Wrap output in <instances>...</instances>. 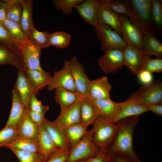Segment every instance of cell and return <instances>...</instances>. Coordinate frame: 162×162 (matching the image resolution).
<instances>
[{
    "instance_id": "25",
    "label": "cell",
    "mask_w": 162,
    "mask_h": 162,
    "mask_svg": "<svg viewBox=\"0 0 162 162\" xmlns=\"http://www.w3.org/2000/svg\"><path fill=\"white\" fill-rule=\"evenodd\" d=\"M142 52L146 56L152 55L162 58V44L154 33H144Z\"/></svg>"
},
{
    "instance_id": "5",
    "label": "cell",
    "mask_w": 162,
    "mask_h": 162,
    "mask_svg": "<svg viewBox=\"0 0 162 162\" xmlns=\"http://www.w3.org/2000/svg\"><path fill=\"white\" fill-rule=\"evenodd\" d=\"M130 98L138 104L150 106L162 103V83L157 81L144 85L132 94Z\"/></svg>"
},
{
    "instance_id": "27",
    "label": "cell",
    "mask_w": 162,
    "mask_h": 162,
    "mask_svg": "<svg viewBox=\"0 0 162 162\" xmlns=\"http://www.w3.org/2000/svg\"><path fill=\"white\" fill-rule=\"evenodd\" d=\"M8 64L25 71L26 69L19 52L14 51L0 43V65Z\"/></svg>"
},
{
    "instance_id": "13",
    "label": "cell",
    "mask_w": 162,
    "mask_h": 162,
    "mask_svg": "<svg viewBox=\"0 0 162 162\" xmlns=\"http://www.w3.org/2000/svg\"><path fill=\"white\" fill-rule=\"evenodd\" d=\"M74 8L82 18L94 28L99 25L98 20V0H84L75 5Z\"/></svg>"
},
{
    "instance_id": "38",
    "label": "cell",
    "mask_w": 162,
    "mask_h": 162,
    "mask_svg": "<svg viewBox=\"0 0 162 162\" xmlns=\"http://www.w3.org/2000/svg\"><path fill=\"white\" fill-rule=\"evenodd\" d=\"M70 35L62 31H58L50 34L49 38L50 45L59 48H63L69 44Z\"/></svg>"
},
{
    "instance_id": "12",
    "label": "cell",
    "mask_w": 162,
    "mask_h": 162,
    "mask_svg": "<svg viewBox=\"0 0 162 162\" xmlns=\"http://www.w3.org/2000/svg\"><path fill=\"white\" fill-rule=\"evenodd\" d=\"M70 61L76 91L82 95L88 96L91 80L86 73L83 65L75 56H73Z\"/></svg>"
},
{
    "instance_id": "46",
    "label": "cell",
    "mask_w": 162,
    "mask_h": 162,
    "mask_svg": "<svg viewBox=\"0 0 162 162\" xmlns=\"http://www.w3.org/2000/svg\"><path fill=\"white\" fill-rule=\"evenodd\" d=\"M29 116L31 121L39 127L42 125L45 118V114L36 112L29 109Z\"/></svg>"
},
{
    "instance_id": "29",
    "label": "cell",
    "mask_w": 162,
    "mask_h": 162,
    "mask_svg": "<svg viewBox=\"0 0 162 162\" xmlns=\"http://www.w3.org/2000/svg\"><path fill=\"white\" fill-rule=\"evenodd\" d=\"M4 147L9 149L14 148L40 153L37 138H27L19 135L12 142Z\"/></svg>"
},
{
    "instance_id": "18",
    "label": "cell",
    "mask_w": 162,
    "mask_h": 162,
    "mask_svg": "<svg viewBox=\"0 0 162 162\" xmlns=\"http://www.w3.org/2000/svg\"><path fill=\"white\" fill-rule=\"evenodd\" d=\"M111 88V85L106 76H102L91 80L89 86L88 97L94 99H110V93Z\"/></svg>"
},
{
    "instance_id": "51",
    "label": "cell",
    "mask_w": 162,
    "mask_h": 162,
    "mask_svg": "<svg viewBox=\"0 0 162 162\" xmlns=\"http://www.w3.org/2000/svg\"><path fill=\"white\" fill-rule=\"evenodd\" d=\"M8 7V4L5 2L0 1V9L7 8Z\"/></svg>"
},
{
    "instance_id": "32",
    "label": "cell",
    "mask_w": 162,
    "mask_h": 162,
    "mask_svg": "<svg viewBox=\"0 0 162 162\" xmlns=\"http://www.w3.org/2000/svg\"><path fill=\"white\" fill-rule=\"evenodd\" d=\"M0 23L16 43L19 44L27 40L26 35L18 23L7 19Z\"/></svg>"
},
{
    "instance_id": "9",
    "label": "cell",
    "mask_w": 162,
    "mask_h": 162,
    "mask_svg": "<svg viewBox=\"0 0 162 162\" xmlns=\"http://www.w3.org/2000/svg\"><path fill=\"white\" fill-rule=\"evenodd\" d=\"M63 64V67L61 70L54 71L53 76L47 86L49 91H52L57 88L72 92L76 91L71 70L70 61L65 60Z\"/></svg>"
},
{
    "instance_id": "30",
    "label": "cell",
    "mask_w": 162,
    "mask_h": 162,
    "mask_svg": "<svg viewBox=\"0 0 162 162\" xmlns=\"http://www.w3.org/2000/svg\"><path fill=\"white\" fill-rule=\"evenodd\" d=\"M81 96L76 91L72 92L60 88H57L55 89V101L60 106L61 112L70 106L80 98Z\"/></svg>"
},
{
    "instance_id": "23",
    "label": "cell",
    "mask_w": 162,
    "mask_h": 162,
    "mask_svg": "<svg viewBox=\"0 0 162 162\" xmlns=\"http://www.w3.org/2000/svg\"><path fill=\"white\" fill-rule=\"evenodd\" d=\"M26 73L28 80L36 95L39 91L48 86L52 76L48 72L26 69Z\"/></svg>"
},
{
    "instance_id": "16",
    "label": "cell",
    "mask_w": 162,
    "mask_h": 162,
    "mask_svg": "<svg viewBox=\"0 0 162 162\" xmlns=\"http://www.w3.org/2000/svg\"><path fill=\"white\" fill-rule=\"evenodd\" d=\"M42 125L59 148L70 151L71 147L65 135L63 129L53 122H51L46 118Z\"/></svg>"
},
{
    "instance_id": "19",
    "label": "cell",
    "mask_w": 162,
    "mask_h": 162,
    "mask_svg": "<svg viewBox=\"0 0 162 162\" xmlns=\"http://www.w3.org/2000/svg\"><path fill=\"white\" fill-rule=\"evenodd\" d=\"M98 16L99 24L109 26L121 37L119 14L105 6L100 4L98 3Z\"/></svg>"
},
{
    "instance_id": "43",
    "label": "cell",
    "mask_w": 162,
    "mask_h": 162,
    "mask_svg": "<svg viewBox=\"0 0 162 162\" xmlns=\"http://www.w3.org/2000/svg\"><path fill=\"white\" fill-rule=\"evenodd\" d=\"M49 108L48 106L42 105L41 102L37 98L36 95L34 94L32 96L29 104V110L45 114Z\"/></svg>"
},
{
    "instance_id": "7",
    "label": "cell",
    "mask_w": 162,
    "mask_h": 162,
    "mask_svg": "<svg viewBox=\"0 0 162 162\" xmlns=\"http://www.w3.org/2000/svg\"><path fill=\"white\" fill-rule=\"evenodd\" d=\"M119 14L121 37L127 44L136 47L142 51L144 33L131 22L128 16L124 14Z\"/></svg>"
},
{
    "instance_id": "33",
    "label": "cell",
    "mask_w": 162,
    "mask_h": 162,
    "mask_svg": "<svg viewBox=\"0 0 162 162\" xmlns=\"http://www.w3.org/2000/svg\"><path fill=\"white\" fill-rule=\"evenodd\" d=\"M32 0H24L20 25L26 36L30 28L34 25L32 18Z\"/></svg>"
},
{
    "instance_id": "41",
    "label": "cell",
    "mask_w": 162,
    "mask_h": 162,
    "mask_svg": "<svg viewBox=\"0 0 162 162\" xmlns=\"http://www.w3.org/2000/svg\"><path fill=\"white\" fill-rule=\"evenodd\" d=\"M142 70H146L152 74L160 73L162 71V58L152 59L145 55Z\"/></svg>"
},
{
    "instance_id": "26",
    "label": "cell",
    "mask_w": 162,
    "mask_h": 162,
    "mask_svg": "<svg viewBox=\"0 0 162 162\" xmlns=\"http://www.w3.org/2000/svg\"><path fill=\"white\" fill-rule=\"evenodd\" d=\"M37 139L40 153L47 160L52 153L60 149L55 145L42 125L40 127Z\"/></svg>"
},
{
    "instance_id": "1",
    "label": "cell",
    "mask_w": 162,
    "mask_h": 162,
    "mask_svg": "<svg viewBox=\"0 0 162 162\" xmlns=\"http://www.w3.org/2000/svg\"><path fill=\"white\" fill-rule=\"evenodd\" d=\"M140 116L128 117L117 122L118 129L113 140L107 148L110 156L122 154L133 162H141L133 148V133Z\"/></svg>"
},
{
    "instance_id": "28",
    "label": "cell",
    "mask_w": 162,
    "mask_h": 162,
    "mask_svg": "<svg viewBox=\"0 0 162 162\" xmlns=\"http://www.w3.org/2000/svg\"><path fill=\"white\" fill-rule=\"evenodd\" d=\"M28 112V108H26L24 115L17 125L19 135L27 138H37L40 127L31 121Z\"/></svg>"
},
{
    "instance_id": "2",
    "label": "cell",
    "mask_w": 162,
    "mask_h": 162,
    "mask_svg": "<svg viewBox=\"0 0 162 162\" xmlns=\"http://www.w3.org/2000/svg\"><path fill=\"white\" fill-rule=\"evenodd\" d=\"M93 124V142L99 148H107L115 136L118 129L117 124L99 115Z\"/></svg>"
},
{
    "instance_id": "14",
    "label": "cell",
    "mask_w": 162,
    "mask_h": 162,
    "mask_svg": "<svg viewBox=\"0 0 162 162\" xmlns=\"http://www.w3.org/2000/svg\"><path fill=\"white\" fill-rule=\"evenodd\" d=\"M81 98L70 106L61 112L59 115L53 122L63 129L80 123Z\"/></svg>"
},
{
    "instance_id": "24",
    "label": "cell",
    "mask_w": 162,
    "mask_h": 162,
    "mask_svg": "<svg viewBox=\"0 0 162 162\" xmlns=\"http://www.w3.org/2000/svg\"><path fill=\"white\" fill-rule=\"evenodd\" d=\"M80 100V123L88 126L93 124L99 115L88 96L82 95Z\"/></svg>"
},
{
    "instance_id": "50",
    "label": "cell",
    "mask_w": 162,
    "mask_h": 162,
    "mask_svg": "<svg viewBox=\"0 0 162 162\" xmlns=\"http://www.w3.org/2000/svg\"><path fill=\"white\" fill-rule=\"evenodd\" d=\"M7 8L0 9V22L7 19Z\"/></svg>"
},
{
    "instance_id": "47",
    "label": "cell",
    "mask_w": 162,
    "mask_h": 162,
    "mask_svg": "<svg viewBox=\"0 0 162 162\" xmlns=\"http://www.w3.org/2000/svg\"><path fill=\"white\" fill-rule=\"evenodd\" d=\"M140 81L144 85L152 82L153 76L152 73L146 70H142L137 76Z\"/></svg>"
},
{
    "instance_id": "11",
    "label": "cell",
    "mask_w": 162,
    "mask_h": 162,
    "mask_svg": "<svg viewBox=\"0 0 162 162\" xmlns=\"http://www.w3.org/2000/svg\"><path fill=\"white\" fill-rule=\"evenodd\" d=\"M124 65L137 76L142 71L145 55L138 48L127 44L122 50Z\"/></svg>"
},
{
    "instance_id": "8",
    "label": "cell",
    "mask_w": 162,
    "mask_h": 162,
    "mask_svg": "<svg viewBox=\"0 0 162 162\" xmlns=\"http://www.w3.org/2000/svg\"><path fill=\"white\" fill-rule=\"evenodd\" d=\"M41 49L27 40L19 44L18 52L26 69L44 71L40 61Z\"/></svg>"
},
{
    "instance_id": "10",
    "label": "cell",
    "mask_w": 162,
    "mask_h": 162,
    "mask_svg": "<svg viewBox=\"0 0 162 162\" xmlns=\"http://www.w3.org/2000/svg\"><path fill=\"white\" fill-rule=\"evenodd\" d=\"M97 62L100 69L105 74L116 73L124 65L122 51L118 49L107 51Z\"/></svg>"
},
{
    "instance_id": "21",
    "label": "cell",
    "mask_w": 162,
    "mask_h": 162,
    "mask_svg": "<svg viewBox=\"0 0 162 162\" xmlns=\"http://www.w3.org/2000/svg\"><path fill=\"white\" fill-rule=\"evenodd\" d=\"M26 108L19 94L14 88L12 92V105L10 113L5 127L17 126L22 119Z\"/></svg>"
},
{
    "instance_id": "37",
    "label": "cell",
    "mask_w": 162,
    "mask_h": 162,
    "mask_svg": "<svg viewBox=\"0 0 162 162\" xmlns=\"http://www.w3.org/2000/svg\"><path fill=\"white\" fill-rule=\"evenodd\" d=\"M152 13L156 33L161 35L162 30V4L159 0H152Z\"/></svg>"
},
{
    "instance_id": "45",
    "label": "cell",
    "mask_w": 162,
    "mask_h": 162,
    "mask_svg": "<svg viewBox=\"0 0 162 162\" xmlns=\"http://www.w3.org/2000/svg\"><path fill=\"white\" fill-rule=\"evenodd\" d=\"M70 153V151L60 149L52 153L45 162H66Z\"/></svg>"
},
{
    "instance_id": "15",
    "label": "cell",
    "mask_w": 162,
    "mask_h": 162,
    "mask_svg": "<svg viewBox=\"0 0 162 162\" xmlns=\"http://www.w3.org/2000/svg\"><path fill=\"white\" fill-rule=\"evenodd\" d=\"M119 110L112 120L116 123L120 120L128 117L140 116L149 111L148 106L140 105L129 98L125 101L120 103Z\"/></svg>"
},
{
    "instance_id": "6",
    "label": "cell",
    "mask_w": 162,
    "mask_h": 162,
    "mask_svg": "<svg viewBox=\"0 0 162 162\" xmlns=\"http://www.w3.org/2000/svg\"><path fill=\"white\" fill-rule=\"evenodd\" d=\"M94 32L103 52L115 49L122 50L127 44L122 38L109 26L99 24L94 27Z\"/></svg>"
},
{
    "instance_id": "4",
    "label": "cell",
    "mask_w": 162,
    "mask_h": 162,
    "mask_svg": "<svg viewBox=\"0 0 162 162\" xmlns=\"http://www.w3.org/2000/svg\"><path fill=\"white\" fill-rule=\"evenodd\" d=\"M93 128L88 130L80 141L70 151L66 162L80 161L96 156L100 148L93 141Z\"/></svg>"
},
{
    "instance_id": "34",
    "label": "cell",
    "mask_w": 162,
    "mask_h": 162,
    "mask_svg": "<svg viewBox=\"0 0 162 162\" xmlns=\"http://www.w3.org/2000/svg\"><path fill=\"white\" fill-rule=\"evenodd\" d=\"M50 34L47 32L38 31L34 25L30 28L27 35V40L41 48L49 46V38Z\"/></svg>"
},
{
    "instance_id": "35",
    "label": "cell",
    "mask_w": 162,
    "mask_h": 162,
    "mask_svg": "<svg viewBox=\"0 0 162 162\" xmlns=\"http://www.w3.org/2000/svg\"><path fill=\"white\" fill-rule=\"evenodd\" d=\"M8 4L7 8V19L20 24L24 0H4Z\"/></svg>"
},
{
    "instance_id": "17",
    "label": "cell",
    "mask_w": 162,
    "mask_h": 162,
    "mask_svg": "<svg viewBox=\"0 0 162 162\" xmlns=\"http://www.w3.org/2000/svg\"><path fill=\"white\" fill-rule=\"evenodd\" d=\"M14 88L17 92L26 108H28L31 97L34 94H36L28 80L25 71L18 69Z\"/></svg>"
},
{
    "instance_id": "49",
    "label": "cell",
    "mask_w": 162,
    "mask_h": 162,
    "mask_svg": "<svg viewBox=\"0 0 162 162\" xmlns=\"http://www.w3.org/2000/svg\"><path fill=\"white\" fill-rule=\"evenodd\" d=\"M149 111H151L158 116H162V103L148 106Z\"/></svg>"
},
{
    "instance_id": "39",
    "label": "cell",
    "mask_w": 162,
    "mask_h": 162,
    "mask_svg": "<svg viewBox=\"0 0 162 162\" xmlns=\"http://www.w3.org/2000/svg\"><path fill=\"white\" fill-rule=\"evenodd\" d=\"M19 135L17 126L4 127L0 131V148L12 142Z\"/></svg>"
},
{
    "instance_id": "52",
    "label": "cell",
    "mask_w": 162,
    "mask_h": 162,
    "mask_svg": "<svg viewBox=\"0 0 162 162\" xmlns=\"http://www.w3.org/2000/svg\"><path fill=\"white\" fill-rule=\"evenodd\" d=\"M76 162H80V161H76Z\"/></svg>"
},
{
    "instance_id": "22",
    "label": "cell",
    "mask_w": 162,
    "mask_h": 162,
    "mask_svg": "<svg viewBox=\"0 0 162 162\" xmlns=\"http://www.w3.org/2000/svg\"><path fill=\"white\" fill-rule=\"evenodd\" d=\"M98 1L100 4L109 8L118 14L127 15L131 22L137 27L128 0H98Z\"/></svg>"
},
{
    "instance_id": "36",
    "label": "cell",
    "mask_w": 162,
    "mask_h": 162,
    "mask_svg": "<svg viewBox=\"0 0 162 162\" xmlns=\"http://www.w3.org/2000/svg\"><path fill=\"white\" fill-rule=\"evenodd\" d=\"M18 159L19 162H45L47 159L42 154L14 148L10 149Z\"/></svg>"
},
{
    "instance_id": "42",
    "label": "cell",
    "mask_w": 162,
    "mask_h": 162,
    "mask_svg": "<svg viewBox=\"0 0 162 162\" xmlns=\"http://www.w3.org/2000/svg\"><path fill=\"white\" fill-rule=\"evenodd\" d=\"M0 43L10 50L18 52L19 44L12 38L0 23Z\"/></svg>"
},
{
    "instance_id": "20",
    "label": "cell",
    "mask_w": 162,
    "mask_h": 162,
    "mask_svg": "<svg viewBox=\"0 0 162 162\" xmlns=\"http://www.w3.org/2000/svg\"><path fill=\"white\" fill-rule=\"evenodd\" d=\"M88 97L98 115L105 118L112 120L119 110L120 103L115 102L110 99H94Z\"/></svg>"
},
{
    "instance_id": "31",
    "label": "cell",
    "mask_w": 162,
    "mask_h": 162,
    "mask_svg": "<svg viewBox=\"0 0 162 162\" xmlns=\"http://www.w3.org/2000/svg\"><path fill=\"white\" fill-rule=\"evenodd\" d=\"M88 127L80 123L73 124L63 129L71 149L73 148L86 135L88 131L87 129Z\"/></svg>"
},
{
    "instance_id": "40",
    "label": "cell",
    "mask_w": 162,
    "mask_h": 162,
    "mask_svg": "<svg viewBox=\"0 0 162 162\" xmlns=\"http://www.w3.org/2000/svg\"><path fill=\"white\" fill-rule=\"evenodd\" d=\"M83 0H54L52 1L55 7L58 10L62 11L66 16L73 13L74 7L82 2Z\"/></svg>"
},
{
    "instance_id": "48",
    "label": "cell",
    "mask_w": 162,
    "mask_h": 162,
    "mask_svg": "<svg viewBox=\"0 0 162 162\" xmlns=\"http://www.w3.org/2000/svg\"><path fill=\"white\" fill-rule=\"evenodd\" d=\"M110 162H133L123 155L116 154L111 156Z\"/></svg>"
},
{
    "instance_id": "3",
    "label": "cell",
    "mask_w": 162,
    "mask_h": 162,
    "mask_svg": "<svg viewBox=\"0 0 162 162\" xmlns=\"http://www.w3.org/2000/svg\"><path fill=\"white\" fill-rule=\"evenodd\" d=\"M137 27L144 33H156L152 13V0H128Z\"/></svg>"
},
{
    "instance_id": "44",
    "label": "cell",
    "mask_w": 162,
    "mask_h": 162,
    "mask_svg": "<svg viewBox=\"0 0 162 162\" xmlns=\"http://www.w3.org/2000/svg\"><path fill=\"white\" fill-rule=\"evenodd\" d=\"M111 157L106 148H100L98 153L96 156L80 162H110Z\"/></svg>"
}]
</instances>
